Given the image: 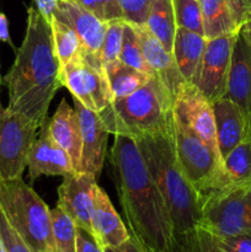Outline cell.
Segmentation results:
<instances>
[{
	"instance_id": "cell-5",
	"label": "cell",
	"mask_w": 251,
	"mask_h": 252,
	"mask_svg": "<svg viewBox=\"0 0 251 252\" xmlns=\"http://www.w3.org/2000/svg\"><path fill=\"white\" fill-rule=\"evenodd\" d=\"M0 208L32 252H56L51 209L22 177L0 181Z\"/></svg>"
},
{
	"instance_id": "cell-30",
	"label": "cell",
	"mask_w": 251,
	"mask_h": 252,
	"mask_svg": "<svg viewBox=\"0 0 251 252\" xmlns=\"http://www.w3.org/2000/svg\"><path fill=\"white\" fill-rule=\"evenodd\" d=\"M125 22V19H116L107 22L102 48H101V61L103 65L120 59Z\"/></svg>"
},
{
	"instance_id": "cell-7",
	"label": "cell",
	"mask_w": 251,
	"mask_h": 252,
	"mask_svg": "<svg viewBox=\"0 0 251 252\" xmlns=\"http://www.w3.org/2000/svg\"><path fill=\"white\" fill-rule=\"evenodd\" d=\"M201 209V226L213 235L251 234V185L206 194Z\"/></svg>"
},
{
	"instance_id": "cell-15",
	"label": "cell",
	"mask_w": 251,
	"mask_h": 252,
	"mask_svg": "<svg viewBox=\"0 0 251 252\" xmlns=\"http://www.w3.org/2000/svg\"><path fill=\"white\" fill-rule=\"evenodd\" d=\"M46 121L39 128L38 137H36L27 155V167L31 181L41 176H65L74 171L70 157L62 149L49 135Z\"/></svg>"
},
{
	"instance_id": "cell-37",
	"label": "cell",
	"mask_w": 251,
	"mask_h": 252,
	"mask_svg": "<svg viewBox=\"0 0 251 252\" xmlns=\"http://www.w3.org/2000/svg\"><path fill=\"white\" fill-rule=\"evenodd\" d=\"M76 252H103V249L101 248L93 234L84 230V229L78 228Z\"/></svg>"
},
{
	"instance_id": "cell-17",
	"label": "cell",
	"mask_w": 251,
	"mask_h": 252,
	"mask_svg": "<svg viewBox=\"0 0 251 252\" xmlns=\"http://www.w3.org/2000/svg\"><path fill=\"white\" fill-rule=\"evenodd\" d=\"M216 121L217 144L221 160L240 143L251 138L248 121L236 103L228 97H220L212 102Z\"/></svg>"
},
{
	"instance_id": "cell-41",
	"label": "cell",
	"mask_w": 251,
	"mask_h": 252,
	"mask_svg": "<svg viewBox=\"0 0 251 252\" xmlns=\"http://www.w3.org/2000/svg\"><path fill=\"white\" fill-rule=\"evenodd\" d=\"M239 31L243 33L244 38H245V41L248 42V44L251 48V19L248 20L245 24L241 25V26L239 27Z\"/></svg>"
},
{
	"instance_id": "cell-34",
	"label": "cell",
	"mask_w": 251,
	"mask_h": 252,
	"mask_svg": "<svg viewBox=\"0 0 251 252\" xmlns=\"http://www.w3.org/2000/svg\"><path fill=\"white\" fill-rule=\"evenodd\" d=\"M123 19L135 26H144L149 0H117Z\"/></svg>"
},
{
	"instance_id": "cell-27",
	"label": "cell",
	"mask_w": 251,
	"mask_h": 252,
	"mask_svg": "<svg viewBox=\"0 0 251 252\" xmlns=\"http://www.w3.org/2000/svg\"><path fill=\"white\" fill-rule=\"evenodd\" d=\"M52 234L56 252H76L78 225L58 206L51 209Z\"/></svg>"
},
{
	"instance_id": "cell-24",
	"label": "cell",
	"mask_w": 251,
	"mask_h": 252,
	"mask_svg": "<svg viewBox=\"0 0 251 252\" xmlns=\"http://www.w3.org/2000/svg\"><path fill=\"white\" fill-rule=\"evenodd\" d=\"M103 68H105L113 100L123 98L133 94L135 90L142 88L152 76L132 66L126 65L120 59L106 64Z\"/></svg>"
},
{
	"instance_id": "cell-12",
	"label": "cell",
	"mask_w": 251,
	"mask_h": 252,
	"mask_svg": "<svg viewBox=\"0 0 251 252\" xmlns=\"http://www.w3.org/2000/svg\"><path fill=\"white\" fill-rule=\"evenodd\" d=\"M96 180L97 177L88 172L73 171L64 176L58 189L57 206L73 219L78 228L89 233H91V213Z\"/></svg>"
},
{
	"instance_id": "cell-23",
	"label": "cell",
	"mask_w": 251,
	"mask_h": 252,
	"mask_svg": "<svg viewBox=\"0 0 251 252\" xmlns=\"http://www.w3.org/2000/svg\"><path fill=\"white\" fill-rule=\"evenodd\" d=\"M203 19V33L207 39L217 38L238 31L226 0H198Z\"/></svg>"
},
{
	"instance_id": "cell-18",
	"label": "cell",
	"mask_w": 251,
	"mask_h": 252,
	"mask_svg": "<svg viewBox=\"0 0 251 252\" xmlns=\"http://www.w3.org/2000/svg\"><path fill=\"white\" fill-rule=\"evenodd\" d=\"M91 233L102 249L120 246L130 238L129 231L113 208L110 197L97 184L94 189Z\"/></svg>"
},
{
	"instance_id": "cell-2",
	"label": "cell",
	"mask_w": 251,
	"mask_h": 252,
	"mask_svg": "<svg viewBox=\"0 0 251 252\" xmlns=\"http://www.w3.org/2000/svg\"><path fill=\"white\" fill-rule=\"evenodd\" d=\"M59 75L61 65L54 53L51 22L36 7H29L25 38L4 76L9 91L7 108L41 128L48 120V108L62 86Z\"/></svg>"
},
{
	"instance_id": "cell-25",
	"label": "cell",
	"mask_w": 251,
	"mask_h": 252,
	"mask_svg": "<svg viewBox=\"0 0 251 252\" xmlns=\"http://www.w3.org/2000/svg\"><path fill=\"white\" fill-rule=\"evenodd\" d=\"M53 47L61 69L70 62L81 58L86 53L83 42L69 25L52 17L51 20Z\"/></svg>"
},
{
	"instance_id": "cell-16",
	"label": "cell",
	"mask_w": 251,
	"mask_h": 252,
	"mask_svg": "<svg viewBox=\"0 0 251 252\" xmlns=\"http://www.w3.org/2000/svg\"><path fill=\"white\" fill-rule=\"evenodd\" d=\"M53 17L69 25L76 32L88 53L101 58L107 22L98 19L76 0H58Z\"/></svg>"
},
{
	"instance_id": "cell-3",
	"label": "cell",
	"mask_w": 251,
	"mask_h": 252,
	"mask_svg": "<svg viewBox=\"0 0 251 252\" xmlns=\"http://www.w3.org/2000/svg\"><path fill=\"white\" fill-rule=\"evenodd\" d=\"M135 142L166 204L176 244L201 226L202 209L198 192L186 177L177 160L175 127L174 130L140 138Z\"/></svg>"
},
{
	"instance_id": "cell-29",
	"label": "cell",
	"mask_w": 251,
	"mask_h": 252,
	"mask_svg": "<svg viewBox=\"0 0 251 252\" xmlns=\"http://www.w3.org/2000/svg\"><path fill=\"white\" fill-rule=\"evenodd\" d=\"M175 22L180 29L203 34V19L198 0H172Z\"/></svg>"
},
{
	"instance_id": "cell-38",
	"label": "cell",
	"mask_w": 251,
	"mask_h": 252,
	"mask_svg": "<svg viewBox=\"0 0 251 252\" xmlns=\"http://www.w3.org/2000/svg\"><path fill=\"white\" fill-rule=\"evenodd\" d=\"M34 7L43 15L44 19L51 22L54 11L58 5V0H33Z\"/></svg>"
},
{
	"instance_id": "cell-19",
	"label": "cell",
	"mask_w": 251,
	"mask_h": 252,
	"mask_svg": "<svg viewBox=\"0 0 251 252\" xmlns=\"http://www.w3.org/2000/svg\"><path fill=\"white\" fill-rule=\"evenodd\" d=\"M47 127L52 139L70 157L74 171H80L83 150L80 121L75 108L69 106L65 98L61 101L53 117L47 122Z\"/></svg>"
},
{
	"instance_id": "cell-1",
	"label": "cell",
	"mask_w": 251,
	"mask_h": 252,
	"mask_svg": "<svg viewBox=\"0 0 251 252\" xmlns=\"http://www.w3.org/2000/svg\"><path fill=\"white\" fill-rule=\"evenodd\" d=\"M111 162L130 236L145 252H175L169 211L137 142L127 135H115Z\"/></svg>"
},
{
	"instance_id": "cell-35",
	"label": "cell",
	"mask_w": 251,
	"mask_h": 252,
	"mask_svg": "<svg viewBox=\"0 0 251 252\" xmlns=\"http://www.w3.org/2000/svg\"><path fill=\"white\" fill-rule=\"evenodd\" d=\"M212 234V233H211ZM214 243L223 252H251V234L213 235Z\"/></svg>"
},
{
	"instance_id": "cell-6",
	"label": "cell",
	"mask_w": 251,
	"mask_h": 252,
	"mask_svg": "<svg viewBox=\"0 0 251 252\" xmlns=\"http://www.w3.org/2000/svg\"><path fill=\"white\" fill-rule=\"evenodd\" d=\"M175 117V115H174ZM175 150L179 164L199 199L228 187L221 158L185 123L175 117Z\"/></svg>"
},
{
	"instance_id": "cell-39",
	"label": "cell",
	"mask_w": 251,
	"mask_h": 252,
	"mask_svg": "<svg viewBox=\"0 0 251 252\" xmlns=\"http://www.w3.org/2000/svg\"><path fill=\"white\" fill-rule=\"evenodd\" d=\"M103 252H145L137 244V241L130 236L127 241L122 244L120 246H116V248H106L103 249Z\"/></svg>"
},
{
	"instance_id": "cell-21",
	"label": "cell",
	"mask_w": 251,
	"mask_h": 252,
	"mask_svg": "<svg viewBox=\"0 0 251 252\" xmlns=\"http://www.w3.org/2000/svg\"><path fill=\"white\" fill-rule=\"evenodd\" d=\"M206 44L207 38L203 34L177 27L172 46V57L182 78L187 83H191Z\"/></svg>"
},
{
	"instance_id": "cell-10",
	"label": "cell",
	"mask_w": 251,
	"mask_h": 252,
	"mask_svg": "<svg viewBox=\"0 0 251 252\" xmlns=\"http://www.w3.org/2000/svg\"><path fill=\"white\" fill-rule=\"evenodd\" d=\"M236 32L207 39L201 61L192 76V85L211 103L225 95Z\"/></svg>"
},
{
	"instance_id": "cell-26",
	"label": "cell",
	"mask_w": 251,
	"mask_h": 252,
	"mask_svg": "<svg viewBox=\"0 0 251 252\" xmlns=\"http://www.w3.org/2000/svg\"><path fill=\"white\" fill-rule=\"evenodd\" d=\"M223 167L228 187L251 185V138L229 153L223 160Z\"/></svg>"
},
{
	"instance_id": "cell-20",
	"label": "cell",
	"mask_w": 251,
	"mask_h": 252,
	"mask_svg": "<svg viewBox=\"0 0 251 252\" xmlns=\"http://www.w3.org/2000/svg\"><path fill=\"white\" fill-rule=\"evenodd\" d=\"M138 30H139L140 41H142L143 56L153 75L157 76L175 96L181 86L187 81L182 78L175 63L174 57L164 48L159 39L155 38L148 31L147 27L138 26Z\"/></svg>"
},
{
	"instance_id": "cell-14",
	"label": "cell",
	"mask_w": 251,
	"mask_h": 252,
	"mask_svg": "<svg viewBox=\"0 0 251 252\" xmlns=\"http://www.w3.org/2000/svg\"><path fill=\"white\" fill-rule=\"evenodd\" d=\"M224 97H228L240 107L251 133V48L239 30L231 52Z\"/></svg>"
},
{
	"instance_id": "cell-9",
	"label": "cell",
	"mask_w": 251,
	"mask_h": 252,
	"mask_svg": "<svg viewBox=\"0 0 251 252\" xmlns=\"http://www.w3.org/2000/svg\"><path fill=\"white\" fill-rule=\"evenodd\" d=\"M61 84L86 108L100 113L113 101L101 58L86 52L61 69Z\"/></svg>"
},
{
	"instance_id": "cell-22",
	"label": "cell",
	"mask_w": 251,
	"mask_h": 252,
	"mask_svg": "<svg viewBox=\"0 0 251 252\" xmlns=\"http://www.w3.org/2000/svg\"><path fill=\"white\" fill-rule=\"evenodd\" d=\"M144 26L155 38L159 39L164 48L172 54V46L177 30L175 22L174 1L149 0Z\"/></svg>"
},
{
	"instance_id": "cell-36",
	"label": "cell",
	"mask_w": 251,
	"mask_h": 252,
	"mask_svg": "<svg viewBox=\"0 0 251 252\" xmlns=\"http://www.w3.org/2000/svg\"><path fill=\"white\" fill-rule=\"evenodd\" d=\"M226 2L238 29L251 19V0H226Z\"/></svg>"
},
{
	"instance_id": "cell-32",
	"label": "cell",
	"mask_w": 251,
	"mask_h": 252,
	"mask_svg": "<svg viewBox=\"0 0 251 252\" xmlns=\"http://www.w3.org/2000/svg\"><path fill=\"white\" fill-rule=\"evenodd\" d=\"M76 1L105 22L123 19L122 10L117 0H76Z\"/></svg>"
},
{
	"instance_id": "cell-13",
	"label": "cell",
	"mask_w": 251,
	"mask_h": 252,
	"mask_svg": "<svg viewBox=\"0 0 251 252\" xmlns=\"http://www.w3.org/2000/svg\"><path fill=\"white\" fill-rule=\"evenodd\" d=\"M74 108L80 121L81 142V165L79 172H88L95 177L100 176L107 150L108 130L97 112L86 108L83 103L73 97Z\"/></svg>"
},
{
	"instance_id": "cell-8",
	"label": "cell",
	"mask_w": 251,
	"mask_h": 252,
	"mask_svg": "<svg viewBox=\"0 0 251 252\" xmlns=\"http://www.w3.org/2000/svg\"><path fill=\"white\" fill-rule=\"evenodd\" d=\"M39 128L0 102V181L21 179Z\"/></svg>"
},
{
	"instance_id": "cell-40",
	"label": "cell",
	"mask_w": 251,
	"mask_h": 252,
	"mask_svg": "<svg viewBox=\"0 0 251 252\" xmlns=\"http://www.w3.org/2000/svg\"><path fill=\"white\" fill-rule=\"evenodd\" d=\"M0 42H5L12 46V42L10 39L9 33V21H7L6 15L0 12Z\"/></svg>"
},
{
	"instance_id": "cell-31",
	"label": "cell",
	"mask_w": 251,
	"mask_h": 252,
	"mask_svg": "<svg viewBox=\"0 0 251 252\" xmlns=\"http://www.w3.org/2000/svg\"><path fill=\"white\" fill-rule=\"evenodd\" d=\"M175 252H223L214 243V239L208 230L202 226L194 230L187 238L176 241Z\"/></svg>"
},
{
	"instance_id": "cell-43",
	"label": "cell",
	"mask_w": 251,
	"mask_h": 252,
	"mask_svg": "<svg viewBox=\"0 0 251 252\" xmlns=\"http://www.w3.org/2000/svg\"><path fill=\"white\" fill-rule=\"evenodd\" d=\"M1 83H2V78H1V71H0V88H1Z\"/></svg>"
},
{
	"instance_id": "cell-28",
	"label": "cell",
	"mask_w": 251,
	"mask_h": 252,
	"mask_svg": "<svg viewBox=\"0 0 251 252\" xmlns=\"http://www.w3.org/2000/svg\"><path fill=\"white\" fill-rule=\"evenodd\" d=\"M120 61L125 63L126 65H129L142 73L153 75L152 70L148 66L145 62L144 56H143L142 41H140V34L138 26L130 24V22H125V29H123V39H122V48H121Z\"/></svg>"
},
{
	"instance_id": "cell-11",
	"label": "cell",
	"mask_w": 251,
	"mask_h": 252,
	"mask_svg": "<svg viewBox=\"0 0 251 252\" xmlns=\"http://www.w3.org/2000/svg\"><path fill=\"white\" fill-rule=\"evenodd\" d=\"M174 115L219 153L212 103L191 83H185L175 95Z\"/></svg>"
},
{
	"instance_id": "cell-33",
	"label": "cell",
	"mask_w": 251,
	"mask_h": 252,
	"mask_svg": "<svg viewBox=\"0 0 251 252\" xmlns=\"http://www.w3.org/2000/svg\"><path fill=\"white\" fill-rule=\"evenodd\" d=\"M0 235L7 252H32L24 239L7 220L1 208H0Z\"/></svg>"
},
{
	"instance_id": "cell-42",
	"label": "cell",
	"mask_w": 251,
	"mask_h": 252,
	"mask_svg": "<svg viewBox=\"0 0 251 252\" xmlns=\"http://www.w3.org/2000/svg\"><path fill=\"white\" fill-rule=\"evenodd\" d=\"M0 252H7L6 248H5L4 241H2V239H1V235H0Z\"/></svg>"
},
{
	"instance_id": "cell-4",
	"label": "cell",
	"mask_w": 251,
	"mask_h": 252,
	"mask_svg": "<svg viewBox=\"0 0 251 252\" xmlns=\"http://www.w3.org/2000/svg\"><path fill=\"white\" fill-rule=\"evenodd\" d=\"M175 96L157 76L130 95L113 100L100 115L106 129L113 135L133 139L174 130Z\"/></svg>"
}]
</instances>
